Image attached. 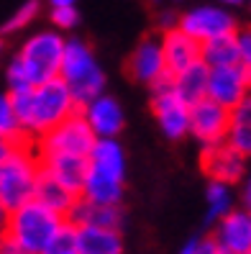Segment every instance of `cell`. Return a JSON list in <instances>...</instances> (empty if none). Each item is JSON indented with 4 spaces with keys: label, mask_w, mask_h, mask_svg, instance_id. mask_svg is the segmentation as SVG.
Instances as JSON below:
<instances>
[{
    "label": "cell",
    "mask_w": 251,
    "mask_h": 254,
    "mask_svg": "<svg viewBox=\"0 0 251 254\" xmlns=\"http://www.w3.org/2000/svg\"><path fill=\"white\" fill-rule=\"evenodd\" d=\"M87 167L113 175L118 180H126V149L118 139H98L90 157H87Z\"/></svg>",
    "instance_id": "20"
},
{
    "label": "cell",
    "mask_w": 251,
    "mask_h": 254,
    "mask_svg": "<svg viewBox=\"0 0 251 254\" xmlns=\"http://www.w3.org/2000/svg\"><path fill=\"white\" fill-rule=\"evenodd\" d=\"M10 100L21 124V131L26 133L28 141L39 139L41 133H47L49 128H54L56 124H62L64 118L80 111L75 95L69 93V87L62 82V77H51L47 82L16 90L10 93Z\"/></svg>",
    "instance_id": "1"
},
{
    "label": "cell",
    "mask_w": 251,
    "mask_h": 254,
    "mask_svg": "<svg viewBox=\"0 0 251 254\" xmlns=\"http://www.w3.org/2000/svg\"><path fill=\"white\" fill-rule=\"evenodd\" d=\"M177 26V13L174 10H159V28L167 31V28Z\"/></svg>",
    "instance_id": "31"
},
{
    "label": "cell",
    "mask_w": 251,
    "mask_h": 254,
    "mask_svg": "<svg viewBox=\"0 0 251 254\" xmlns=\"http://www.w3.org/2000/svg\"><path fill=\"white\" fill-rule=\"evenodd\" d=\"M80 254H123L121 229L108 226H75Z\"/></svg>",
    "instance_id": "19"
},
{
    "label": "cell",
    "mask_w": 251,
    "mask_h": 254,
    "mask_svg": "<svg viewBox=\"0 0 251 254\" xmlns=\"http://www.w3.org/2000/svg\"><path fill=\"white\" fill-rule=\"evenodd\" d=\"M246 72H249V87H251V64L246 67Z\"/></svg>",
    "instance_id": "42"
},
{
    "label": "cell",
    "mask_w": 251,
    "mask_h": 254,
    "mask_svg": "<svg viewBox=\"0 0 251 254\" xmlns=\"http://www.w3.org/2000/svg\"><path fill=\"white\" fill-rule=\"evenodd\" d=\"M49 8H62V5H77V0H47Z\"/></svg>",
    "instance_id": "36"
},
{
    "label": "cell",
    "mask_w": 251,
    "mask_h": 254,
    "mask_svg": "<svg viewBox=\"0 0 251 254\" xmlns=\"http://www.w3.org/2000/svg\"><path fill=\"white\" fill-rule=\"evenodd\" d=\"M200 167L208 180H218L226 185H239L246 175V157L233 149L228 141L208 144L200 152Z\"/></svg>",
    "instance_id": "11"
},
{
    "label": "cell",
    "mask_w": 251,
    "mask_h": 254,
    "mask_svg": "<svg viewBox=\"0 0 251 254\" xmlns=\"http://www.w3.org/2000/svg\"><path fill=\"white\" fill-rule=\"evenodd\" d=\"M218 3L226 8H239V5H246V0H218Z\"/></svg>",
    "instance_id": "38"
},
{
    "label": "cell",
    "mask_w": 251,
    "mask_h": 254,
    "mask_svg": "<svg viewBox=\"0 0 251 254\" xmlns=\"http://www.w3.org/2000/svg\"><path fill=\"white\" fill-rule=\"evenodd\" d=\"M80 113L98 139H118L126 128V111L113 95L100 93L80 106Z\"/></svg>",
    "instance_id": "12"
},
{
    "label": "cell",
    "mask_w": 251,
    "mask_h": 254,
    "mask_svg": "<svg viewBox=\"0 0 251 254\" xmlns=\"http://www.w3.org/2000/svg\"><path fill=\"white\" fill-rule=\"evenodd\" d=\"M177 26L190 34L198 44L213 41L220 36H231L239 31V21L226 5H195L177 16Z\"/></svg>",
    "instance_id": "7"
},
{
    "label": "cell",
    "mask_w": 251,
    "mask_h": 254,
    "mask_svg": "<svg viewBox=\"0 0 251 254\" xmlns=\"http://www.w3.org/2000/svg\"><path fill=\"white\" fill-rule=\"evenodd\" d=\"M39 172L41 164L31 141L13 144L0 162V203L5 205V211H13L34 198Z\"/></svg>",
    "instance_id": "3"
},
{
    "label": "cell",
    "mask_w": 251,
    "mask_h": 254,
    "mask_svg": "<svg viewBox=\"0 0 251 254\" xmlns=\"http://www.w3.org/2000/svg\"><path fill=\"white\" fill-rule=\"evenodd\" d=\"M213 242L220 252L228 254H249L251 252V216L249 208L239 211L231 208L226 216H220L215 221V231H213Z\"/></svg>",
    "instance_id": "14"
},
{
    "label": "cell",
    "mask_w": 251,
    "mask_h": 254,
    "mask_svg": "<svg viewBox=\"0 0 251 254\" xmlns=\"http://www.w3.org/2000/svg\"><path fill=\"white\" fill-rule=\"evenodd\" d=\"M126 69L139 85H146V87H156L161 82H167L169 72H167V62H164V52H161L159 36H144L136 44V49L131 52Z\"/></svg>",
    "instance_id": "10"
},
{
    "label": "cell",
    "mask_w": 251,
    "mask_h": 254,
    "mask_svg": "<svg viewBox=\"0 0 251 254\" xmlns=\"http://www.w3.org/2000/svg\"><path fill=\"white\" fill-rule=\"evenodd\" d=\"M98 136L93 133V128L87 126V121L82 118V113H72L69 118H64L62 124H56L54 128H49L47 133H41L39 139H34V149L36 154H75V157H90L93 146H95Z\"/></svg>",
    "instance_id": "6"
},
{
    "label": "cell",
    "mask_w": 251,
    "mask_h": 254,
    "mask_svg": "<svg viewBox=\"0 0 251 254\" xmlns=\"http://www.w3.org/2000/svg\"><path fill=\"white\" fill-rule=\"evenodd\" d=\"M3 244H5V236H3V231H0V249H3Z\"/></svg>",
    "instance_id": "41"
},
{
    "label": "cell",
    "mask_w": 251,
    "mask_h": 254,
    "mask_svg": "<svg viewBox=\"0 0 251 254\" xmlns=\"http://www.w3.org/2000/svg\"><path fill=\"white\" fill-rule=\"evenodd\" d=\"M49 21H51V28L56 31H72L77 23H80V13H77V5H62V8H51L49 10Z\"/></svg>",
    "instance_id": "29"
},
{
    "label": "cell",
    "mask_w": 251,
    "mask_h": 254,
    "mask_svg": "<svg viewBox=\"0 0 251 254\" xmlns=\"http://www.w3.org/2000/svg\"><path fill=\"white\" fill-rule=\"evenodd\" d=\"M226 141H228L233 149H239L246 159L251 157V95L244 98L239 106L231 108Z\"/></svg>",
    "instance_id": "23"
},
{
    "label": "cell",
    "mask_w": 251,
    "mask_h": 254,
    "mask_svg": "<svg viewBox=\"0 0 251 254\" xmlns=\"http://www.w3.org/2000/svg\"><path fill=\"white\" fill-rule=\"evenodd\" d=\"M236 47H239L241 64H251V28H239L236 31Z\"/></svg>",
    "instance_id": "30"
},
{
    "label": "cell",
    "mask_w": 251,
    "mask_h": 254,
    "mask_svg": "<svg viewBox=\"0 0 251 254\" xmlns=\"http://www.w3.org/2000/svg\"><path fill=\"white\" fill-rule=\"evenodd\" d=\"M5 218H8V211H5V205L0 203V231H3V226H5Z\"/></svg>",
    "instance_id": "39"
},
{
    "label": "cell",
    "mask_w": 251,
    "mask_h": 254,
    "mask_svg": "<svg viewBox=\"0 0 251 254\" xmlns=\"http://www.w3.org/2000/svg\"><path fill=\"white\" fill-rule=\"evenodd\" d=\"M36 157L44 172L51 175L56 183H62L75 195H80L87 175V157H75V154H36Z\"/></svg>",
    "instance_id": "16"
},
{
    "label": "cell",
    "mask_w": 251,
    "mask_h": 254,
    "mask_svg": "<svg viewBox=\"0 0 251 254\" xmlns=\"http://www.w3.org/2000/svg\"><path fill=\"white\" fill-rule=\"evenodd\" d=\"M159 41H161V52H164L169 77L177 74V72H182V69H187L190 64L200 62V44L190 34H185L180 26H172V28H167V31H161Z\"/></svg>",
    "instance_id": "15"
},
{
    "label": "cell",
    "mask_w": 251,
    "mask_h": 254,
    "mask_svg": "<svg viewBox=\"0 0 251 254\" xmlns=\"http://www.w3.org/2000/svg\"><path fill=\"white\" fill-rule=\"evenodd\" d=\"M34 198L39 200V203H44L47 208H51V211H56V213H62L64 218H67V213H69V208L75 205V200H77V195L72 190H67L62 183H56L51 175H47V172H39V180H36V190H34Z\"/></svg>",
    "instance_id": "22"
},
{
    "label": "cell",
    "mask_w": 251,
    "mask_h": 254,
    "mask_svg": "<svg viewBox=\"0 0 251 254\" xmlns=\"http://www.w3.org/2000/svg\"><path fill=\"white\" fill-rule=\"evenodd\" d=\"M228 118H231V108L220 106V103L205 95L202 100L190 106V133L187 136H193L200 146L226 141Z\"/></svg>",
    "instance_id": "9"
},
{
    "label": "cell",
    "mask_w": 251,
    "mask_h": 254,
    "mask_svg": "<svg viewBox=\"0 0 251 254\" xmlns=\"http://www.w3.org/2000/svg\"><path fill=\"white\" fill-rule=\"evenodd\" d=\"M169 85L187 106H193V103H198L208 95V64H205L202 59L195 64H190L187 69L172 74Z\"/></svg>",
    "instance_id": "21"
},
{
    "label": "cell",
    "mask_w": 251,
    "mask_h": 254,
    "mask_svg": "<svg viewBox=\"0 0 251 254\" xmlns=\"http://www.w3.org/2000/svg\"><path fill=\"white\" fill-rule=\"evenodd\" d=\"M200 59L208 64V69H213V67H228V64H241L239 47H236V34L200 44Z\"/></svg>",
    "instance_id": "24"
},
{
    "label": "cell",
    "mask_w": 251,
    "mask_h": 254,
    "mask_svg": "<svg viewBox=\"0 0 251 254\" xmlns=\"http://www.w3.org/2000/svg\"><path fill=\"white\" fill-rule=\"evenodd\" d=\"M246 5H249V10H251V0H246Z\"/></svg>",
    "instance_id": "46"
},
{
    "label": "cell",
    "mask_w": 251,
    "mask_h": 254,
    "mask_svg": "<svg viewBox=\"0 0 251 254\" xmlns=\"http://www.w3.org/2000/svg\"><path fill=\"white\" fill-rule=\"evenodd\" d=\"M3 47H5V41H3V34H0V52H3Z\"/></svg>",
    "instance_id": "43"
},
{
    "label": "cell",
    "mask_w": 251,
    "mask_h": 254,
    "mask_svg": "<svg viewBox=\"0 0 251 254\" xmlns=\"http://www.w3.org/2000/svg\"><path fill=\"white\" fill-rule=\"evenodd\" d=\"M249 216H251V208H249Z\"/></svg>",
    "instance_id": "47"
},
{
    "label": "cell",
    "mask_w": 251,
    "mask_h": 254,
    "mask_svg": "<svg viewBox=\"0 0 251 254\" xmlns=\"http://www.w3.org/2000/svg\"><path fill=\"white\" fill-rule=\"evenodd\" d=\"M0 254H28V252H23V249H18V247H13V244H3V249H0Z\"/></svg>",
    "instance_id": "35"
},
{
    "label": "cell",
    "mask_w": 251,
    "mask_h": 254,
    "mask_svg": "<svg viewBox=\"0 0 251 254\" xmlns=\"http://www.w3.org/2000/svg\"><path fill=\"white\" fill-rule=\"evenodd\" d=\"M64 34L56 28H41V31L28 34L16 54V62L21 64L28 85L47 82L51 77H59L64 57Z\"/></svg>",
    "instance_id": "5"
},
{
    "label": "cell",
    "mask_w": 251,
    "mask_h": 254,
    "mask_svg": "<svg viewBox=\"0 0 251 254\" xmlns=\"http://www.w3.org/2000/svg\"><path fill=\"white\" fill-rule=\"evenodd\" d=\"M64 223L67 218L62 213H56L44 203H39L36 198H31L28 203L8 211L3 236L8 244L18 247L28 254H39Z\"/></svg>",
    "instance_id": "2"
},
{
    "label": "cell",
    "mask_w": 251,
    "mask_h": 254,
    "mask_svg": "<svg viewBox=\"0 0 251 254\" xmlns=\"http://www.w3.org/2000/svg\"><path fill=\"white\" fill-rule=\"evenodd\" d=\"M10 146H13L10 141H5V139H0V162H3V159H5V154L10 152Z\"/></svg>",
    "instance_id": "37"
},
{
    "label": "cell",
    "mask_w": 251,
    "mask_h": 254,
    "mask_svg": "<svg viewBox=\"0 0 251 254\" xmlns=\"http://www.w3.org/2000/svg\"><path fill=\"white\" fill-rule=\"evenodd\" d=\"M123 190H126V180H118L113 175H105V172H98V170L87 167L80 198L100 203V205H121Z\"/></svg>",
    "instance_id": "18"
},
{
    "label": "cell",
    "mask_w": 251,
    "mask_h": 254,
    "mask_svg": "<svg viewBox=\"0 0 251 254\" xmlns=\"http://www.w3.org/2000/svg\"><path fill=\"white\" fill-rule=\"evenodd\" d=\"M0 139H5L10 144L28 141L26 133L21 131V124L16 118V111H13V100L8 90H0Z\"/></svg>",
    "instance_id": "26"
},
{
    "label": "cell",
    "mask_w": 251,
    "mask_h": 254,
    "mask_svg": "<svg viewBox=\"0 0 251 254\" xmlns=\"http://www.w3.org/2000/svg\"><path fill=\"white\" fill-rule=\"evenodd\" d=\"M59 77L69 87V93L75 95L77 106L105 93V69L100 67L93 47L82 39H67Z\"/></svg>",
    "instance_id": "4"
},
{
    "label": "cell",
    "mask_w": 251,
    "mask_h": 254,
    "mask_svg": "<svg viewBox=\"0 0 251 254\" xmlns=\"http://www.w3.org/2000/svg\"><path fill=\"white\" fill-rule=\"evenodd\" d=\"M213 254H228V252H220V249H218V247H215V252H213Z\"/></svg>",
    "instance_id": "45"
},
{
    "label": "cell",
    "mask_w": 251,
    "mask_h": 254,
    "mask_svg": "<svg viewBox=\"0 0 251 254\" xmlns=\"http://www.w3.org/2000/svg\"><path fill=\"white\" fill-rule=\"evenodd\" d=\"M169 5H180V3H185V0H167Z\"/></svg>",
    "instance_id": "40"
},
{
    "label": "cell",
    "mask_w": 251,
    "mask_h": 254,
    "mask_svg": "<svg viewBox=\"0 0 251 254\" xmlns=\"http://www.w3.org/2000/svg\"><path fill=\"white\" fill-rule=\"evenodd\" d=\"M251 95L246 64H228L208 69V98L226 108L239 106L244 98Z\"/></svg>",
    "instance_id": "13"
},
{
    "label": "cell",
    "mask_w": 251,
    "mask_h": 254,
    "mask_svg": "<svg viewBox=\"0 0 251 254\" xmlns=\"http://www.w3.org/2000/svg\"><path fill=\"white\" fill-rule=\"evenodd\" d=\"M213 252H215L213 239H200V254H213Z\"/></svg>",
    "instance_id": "34"
},
{
    "label": "cell",
    "mask_w": 251,
    "mask_h": 254,
    "mask_svg": "<svg viewBox=\"0 0 251 254\" xmlns=\"http://www.w3.org/2000/svg\"><path fill=\"white\" fill-rule=\"evenodd\" d=\"M249 254H251V252H249Z\"/></svg>",
    "instance_id": "48"
},
{
    "label": "cell",
    "mask_w": 251,
    "mask_h": 254,
    "mask_svg": "<svg viewBox=\"0 0 251 254\" xmlns=\"http://www.w3.org/2000/svg\"><path fill=\"white\" fill-rule=\"evenodd\" d=\"M244 190H241V198H244V203H246V208H251V172H246L244 175Z\"/></svg>",
    "instance_id": "32"
},
{
    "label": "cell",
    "mask_w": 251,
    "mask_h": 254,
    "mask_svg": "<svg viewBox=\"0 0 251 254\" xmlns=\"http://www.w3.org/2000/svg\"><path fill=\"white\" fill-rule=\"evenodd\" d=\"M180 254H200V239H190V242L180 249Z\"/></svg>",
    "instance_id": "33"
},
{
    "label": "cell",
    "mask_w": 251,
    "mask_h": 254,
    "mask_svg": "<svg viewBox=\"0 0 251 254\" xmlns=\"http://www.w3.org/2000/svg\"><path fill=\"white\" fill-rule=\"evenodd\" d=\"M67 221L72 226H108V229H121L123 213L121 205H100L93 200H85L77 195L75 205L69 208Z\"/></svg>",
    "instance_id": "17"
},
{
    "label": "cell",
    "mask_w": 251,
    "mask_h": 254,
    "mask_svg": "<svg viewBox=\"0 0 251 254\" xmlns=\"http://www.w3.org/2000/svg\"><path fill=\"white\" fill-rule=\"evenodd\" d=\"M151 3H154V5H161V3H167V0H151Z\"/></svg>",
    "instance_id": "44"
},
{
    "label": "cell",
    "mask_w": 251,
    "mask_h": 254,
    "mask_svg": "<svg viewBox=\"0 0 251 254\" xmlns=\"http://www.w3.org/2000/svg\"><path fill=\"white\" fill-rule=\"evenodd\" d=\"M39 254H80V249H77V236H75V226L67 221L64 226L49 239V244L44 247Z\"/></svg>",
    "instance_id": "28"
},
{
    "label": "cell",
    "mask_w": 251,
    "mask_h": 254,
    "mask_svg": "<svg viewBox=\"0 0 251 254\" xmlns=\"http://www.w3.org/2000/svg\"><path fill=\"white\" fill-rule=\"evenodd\" d=\"M233 185L218 183V180H208L205 188V205H208V221L215 223L220 216H226L233 208Z\"/></svg>",
    "instance_id": "25"
},
{
    "label": "cell",
    "mask_w": 251,
    "mask_h": 254,
    "mask_svg": "<svg viewBox=\"0 0 251 254\" xmlns=\"http://www.w3.org/2000/svg\"><path fill=\"white\" fill-rule=\"evenodd\" d=\"M41 13V0H26L21 3V8H16L10 13V18L3 23V34H21L31 26Z\"/></svg>",
    "instance_id": "27"
},
{
    "label": "cell",
    "mask_w": 251,
    "mask_h": 254,
    "mask_svg": "<svg viewBox=\"0 0 251 254\" xmlns=\"http://www.w3.org/2000/svg\"><path fill=\"white\" fill-rule=\"evenodd\" d=\"M151 113L169 141H180L190 133V106L172 90L169 80L151 87Z\"/></svg>",
    "instance_id": "8"
}]
</instances>
